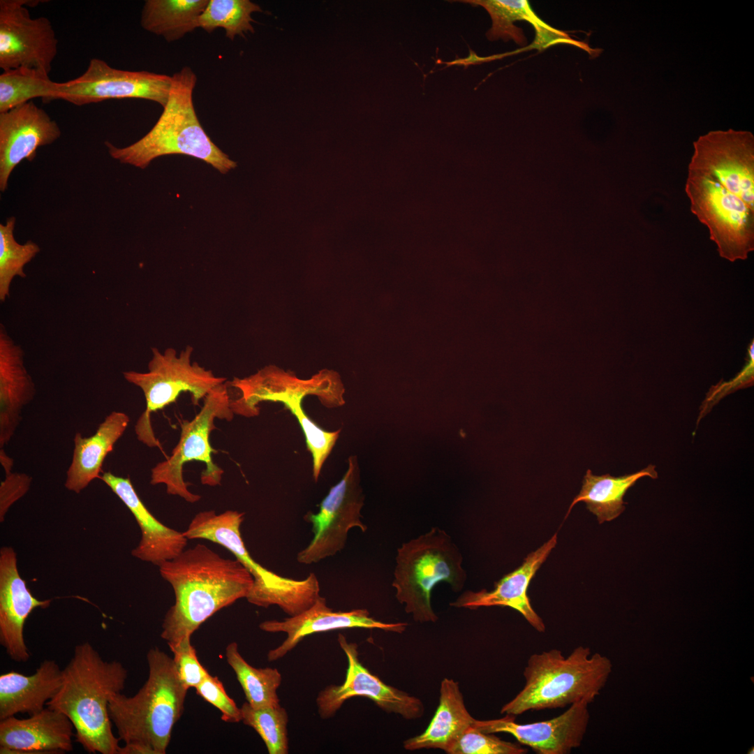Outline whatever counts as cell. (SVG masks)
Here are the masks:
<instances>
[{"label": "cell", "instance_id": "13", "mask_svg": "<svg viewBox=\"0 0 754 754\" xmlns=\"http://www.w3.org/2000/svg\"><path fill=\"white\" fill-rule=\"evenodd\" d=\"M41 1H0V68L24 67L50 73L57 54L58 40L51 22L33 18L27 6Z\"/></svg>", "mask_w": 754, "mask_h": 754}, {"label": "cell", "instance_id": "2", "mask_svg": "<svg viewBox=\"0 0 754 754\" xmlns=\"http://www.w3.org/2000/svg\"><path fill=\"white\" fill-rule=\"evenodd\" d=\"M158 567L175 594L161 633L169 646L191 639L214 614L246 598L254 582L237 559L222 557L203 544L185 549Z\"/></svg>", "mask_w": 754, "mask_h": 754}, {"label": "cell", "instance_id": "39", "mask_svg": "<svg viewBox=\"0 0 754 754\" xmlns=\"http://www.w3.org/2000/svg\"><path fill=\"white\" fill-rule=\"evenodd\" d=\"M12 470L5 471L6 478L0 486V521H4L5 516L17 500L21 498L29 489L32 478L25 473H12Z\"/></svg>", "mask_w": 754, "mask_h": 754}, {"label": "cell", "instance_id": "8", "mask_svg": "<svg viewBox=\"0 0 754 754\" xmlns=\"http://www.w3.org/2000/svg\"><path fill=\"white\" fill-rule=\"evenodd\" d=\"M244 513L214 510L197 513L183 533L188 539H205L217 543L241 562L253 577L252 589L246 598L249 603L262 607H279L289 616L309 608L320 596L316 575L311 572L301 580L280 576L264 568L249 554L242 540L240 526Z\"/></svg>", "mask_w": 754, "mask_h": 754}, {"label": "cell", "instance_id": "10", "mask_svg": "<svg viewBox=\"0 0 754 754\" xmlns=\"http://www.w3.org/2000/svg\"><path fill=\"white\" fill-rule=\"evenodd\" d=\"M228 387L226 383L214 387L203 399L202 406L195 417L181 421L179 442L169 457L151 468V485H165L168 494L178 496L188 503L198 501L201 496L188 489L183 478L184 465L192 461L205 464L200 476L202 485L211 487L221 485L223 471L212 460V454L215 450L210 445L209 438L216 428V418L228 421L233 418Z\"/></svg>", "mask_w": 754, "mask_h": 754}, {"label": "cell", "instance_id": "9", "mask_svg": "<svg viewBox=\"0 0 754 754\" xmlns=\"http://www.w3.org/2000/svg\"><path fill=\"white\" fill-rule=\"evenodd\" d=\"M151 351L148 371L123 373L125 380L144 394L146 408L135 424V431L138 439L150 448L161 447L151 425L152 413L175 402L184 392L191 393L193 405H199L214 387L226 381V378L216 376L211 370L191 362V346H186L179 355L171 348L163 353L156 348Z\"/></svg>", "mask_w": 754, "mask_h": 754}, {"label": "cell", "instance_id": "3", "mask_svg": "<svg viewBox=\"0 0 754 754\" xmlns=\"http://www.w3.org/2000/svg\"><path fill=\"white\" fill-rule=\"evenodd\" d=\"M127 677L119 661L103 660L87 642L77 644L63 669L61 686L46 706L68 718L75 741L87 752L118 754L120 740L112 732L108 707Z\"/></svg>", "mask_w": 754, "mask_h": 754}, {"label": "cell", "instance_id": "25", "mask_svg": "<svg viewBox=\"0 0 754 754\" xmlns=\"http://www.w3.org/2000/svg\"><path fill=\"white\" fill-rule=\"evenodd\" d=\"M129 422L127 414L112 411L98 425L94 434L83 437L79 432L75 434L73 458L64 483L68 490L79 494L101 477L105 457L113 450Z\"/></svg>", "mask_w": 754, "mask_h": 754}, {"label": "cell", "instance_id": "1", "mask_svg": "<svg viewBox=\"0 0 754 754\" xmlns=\"http://www.w3.org/2000/svg\"><path fill=\"white\" fill-rule=\"evenodd\" d=\"M685 191L719 255L745 260L754 250V136L713 131L693 142Z\"/></svg>", "mask_w": 754, "mask_h": 754}, {"label": "cell", "instance_id": "24", "mask_svg": "<svg viewBox=\"0 0 754 754\" xmlns=\"http://www.w3.org/2000/svg\"><path fill=\"white\" fill-rule=\"evenodd\" d=\"M63 669L54 660L42 661L31 675L11 671L0 676V720L38 713L56 695Z\"/></svg>", "mask_w": 754, "mask_h": 754}, {"label": "cell", "instance_id": "6", "mask_svg": "<svg viewBox=\"0 0 754 754\" xmlns=\"http://www.w3.org/2000/svg\"><path fill=\"white\" fill-rule=\"evenodd\" d=\"M609 663L579 646L568 656L551 649L531 655L524 671L525 683L504 704L501 714L517 716L528 711L563 708L592 702L604 683Z\"/></svg>", "mask_w": 754, "mask_h": 754}, {"label": "cell", "instance_id": "32", "mask_svg": "<svg viewBox=\"0 0 754 754\" xmlns=\"http://www.w3.org/2000/svg\"><path fill=\"white\" fill-rule=\"evenodd\" d=\"M261 11L258 4L249 0H210L198 17V27L208 33L223 28L226 36L232 40L236 36L254 32L251 14Z\"/></svg>", "mask_w": 754, "mask_h": 754}, {"label": "cell", "instance_id": "12", "mask_svg": "<svg viewBox=\"0 0 754 754\" xmlns=\"http://www.w3.org/2000/svg\"><path fill=\"white\" fill-rule=\"evenodd\" d=\"M171 84L172 76L117 69L94 58L81 75L60 82L56 100L82 106L110 99L140 98L164 108Z\"/></svg>", "mask_w": 754, "mask_h": 754}, {"label": "cell", "instance_id": "23", "mask_svg": "<svg viewBox=\"0 0 754 754\" xmlns=\"http://www.w3.org/2000/svg\"><path fill=\"white\" fill-rule=\"evenodd\" d=\"M35 384L24 364V351L0 325V449L13 437L22 410L34 398Z\"/></svg>", "mask_w": 754, "mask_h": 754}, {"label": "cell", "instance_id": "29", "mask_svg": "<svg viewBox=\"0 0 754 754\" xmlns=\"http://www.w3.org/2000/svg\"><path fill=\"white\" fill-rule=\"evenodd\" d=\"M226 658L236 674L246 702L253 708L280 705L277 690L281 683L282 677L276 668L251 666L242 656L235 642L227 645Z\"/></svg>", "mask_w": 754, "mask_h": 754}, {"label": "cell", "instance_id": "28", "mask_svg": "<svg viewBox=\"0 0 754 754\" xmlns=\"http://www.w3.org/2000/svg\"><path fill=\"white\" fill-rule=\"evenodd\" d=\"M208 0H147L140 17L142 27L168 42L182 38L198 27V17Z\"/></svg>", "mask_w": 754, "mask_h": 754}, {"label": "cell", "instance_id": "31", "mask_svg": "<svg viewBox=\"0 0 754 754\" xmlns=\"http://www.w3.org/2000/svg\"><path fill=\"white\" fill-rule=\"evenodd\" d=\"M484 7L489 13L491 28L487 33V37L491 40L502 38L505 41L514 40L520 45H525L527 40L522 29L514 25L517 20H526L531 23L535 31L541 28L550 27L541 20L531 8L526 0H473L461 1Z\"/></svg>", "mask_w": 754, "mask_h": 754}, {"label": "cell", "instance_id": "11", "mask_svg": "<svg viewBox=\"0 0 754 754\" xmlns=\"http://www.w3.org/2000/svg\"><path fill=\"white\" fill-rule=\"evenodd\" d=\"M362 506L357 470L350 457L346 473L321 501L318 512L304 515V520L312 525L313 537L298 552L297 561L306 565L318 563L345 547L351 528L365 532L367 526L360 519Z\"/></svg>", "mask_w": 754, "mask_h": 754}, {"label": "cell", "instance_id": "7", "mask_svg": "<svg viewBox=\"0 0 754 754\" xmlns=\"http://www.w3.org/2000/svg\"><path fill=\"white\" fill-rule=\"evenodd\" d=\"M463 556L452 538L438 527L403 543L397 549L392 586L406 613L420 623H434L431 593L445 582L461 591L466 579Z\"/></svg>", "mask_w": 754, "mask_h": 754}, {"label": "cell", "instance_id": "16", "mask_svg": "<svg viewBox=\"0 0 754 754\" xmlns=\"http://www.w3.org/2000/svg\"><path fill=\"white\" fill-rule=\"evenodd\" d=\"M586 702L575 703L562 714L552 719L521 724L515 716L479 720L472 726L485 734L505 732L512 735L521 744L539 754H568L578 748L586 731L589 714Z\"/></svg>", "mask_w": 754, "mask_h": 754}, {"label": "cell", "instance_id": "27", "mask_svg": "<svg viewBox=\"0 0 754 754\" xmlns=\"http://www.w3.org/2000/svg\"><path fill=\"white\" fill-rule=\"evenodd\" d=\"M644 477L657 478L656 466L649 464L639 471L619 477L609 474L596 475L588 469L583 478L582 489L574 498L565 518L575 504L582 501L586 503L587 509L597 517L599 524L616 519L626 508L624 505L626 503L623 501L626 493Z\"/></svg>", "mask_w": 754, "mask_h": 754}, {"label": "cell", "instance_id": "34", "mask_svg": "<svg viewBox=\"0 0 754 754\" xmlns=\"http://www.w3.org/2000/svg\"><path fill=\"white\" fill-rule=\"evenodd\" d=\"M240 709L242 721L260 735L269 754L288 753V715L285 708L278 705L254 709L245 702Z\"/></svg>", "mask_w": 754, "mask_h": 754}, {"label": "cell", "instance_id": "35", "mask_svg": "<svg viewBox=\"0 0 754 754\" xmlns=\"http://www.w3.org/2000/svg\"><path fill=\"white\" fill-rule=\"evenodd\" d=\"M527 749L522 746L500 739L492 734L483 733L472 725L450 748V754H523Z\"/></svg>", "mask_w": 754, "mask_h": 754}, {"label": "cell", "instance_id": "37", "mask_svg": "<svg viewBox=\"0 0 754 754\" xmlns=\"http://www.w3.org/2000/svg\"><path fill=\"white\" fill-rule=\"evenodd\" d=\"M195 690L198 695L220 711L223 721L230 723L242 721L241 709L228 695L216 677L208 674Z\"/></svg>", "mask_w": 754, "mask_h": 754}, {"label": "cell", "instance_id": "21", "mask_svg": "<svg viewBox=\"0 0 754 754\" xmlns=\"http://www.w3.org/2000/svg\"><path fill=\"white\" fill-rule=\"evenodd\" d=\"M557 533L535 551L522 564L495 583L493 590L467 591L450 604L455 607L475 609L482 607H508L519 612L538 632L545 630L542 619L534 611L527 594L531 579L555 547Z\"/></svg>", "mask_w": 754, "mask_h": 754}, {"label": "cell", "instance_id": "36", "mask_svg": "<svg viewBox=\"0 0 754 754\" xmlns=\"http://www.w3.org/2000/svg\"><path fill=\"white\" fill-rule=\"evenodd\" d=\"M169 647L181 682L188 689L195 688L209 673L199 662L191 639Z\"/></svg>", "mask_w": 754, "mask_h": 754}, {"label": "cell", "instance_id": "18", "mask_svg": "<svg viewBox=\"0 0 754 754\" xmlns=\"http://www.w3.org/2000/svg\"><path fill=\"white\" fill-rule=\"evenodd\" d=\"M57 123L32 101L0 113V190L3 192L15 167L32 161L36 150L59 138Z\"/></svg>", "mask_w": 754, "mask_h": 754}, {"label": "cell", "instance_id": "17", "mask_svg": "<svg viewBox=\"0 0 754 754\" xmlns=\"http://www.w3.org/2000/svg\"><path fill=\"white\" fill-rule=\"evenodd\" d=\"M406 623H385L371 617L367 609L334 611L330 608L325 598L320 596L303 612L281 621L269 620L260 623V630L268 633H284L286 640L267 653V660L275 661L284 657L304 637L318 633L348 628L380 629L401 633Z\"/></svg>", "mask_w": 754, "mask_h": 754}, {"label": "cell", "instance_id": "5", "mask_svg": "<svg viewBox=\"0 0 754 754\" xmlns=\"http://www.w3.org/2000/svg\"><path fill=\"white\" fill-rule=\"evenodd\" d=\"M196 81L195 74L188 66L172 75L168 100L156 124L126 147L105 142L110 156L142 169L157 157L170 154L198 158L223 174L235 168L237 163L212 141L197 117L193 102Z\"/></svg>", "mask_w": 754, "mask_h": 754}, {"label": "cell", "instance_id": "26", "mask_svg": "<svg viewBox=\"0 0 754 754\" xmlns=\"http://www.w3.org/2000/svg\"><path fill=\"white\" fill-rule=\"evenodd\" d=\"M474 720L465 706L458 683L445 678L441 684L439 704L429 725L422 734L406 740L404 746L408 751L438 748L448 753Z\"/></svg>", "mask_w": 754, "mask_h": 754}, {"label": "cell", "instance_id": "15", "mask_svg": "<svg viewBox=\"0 0 754 754\" xmlns=\"http://www.w3.org/2000/svg\"><path fill=\"white\" fill-rule=\"evenodd\" d=\"M229 384L238 394V397L231 399V410L234 414L246 417L259 413L258 403L277 402L286 393L300 392L306 395L316 394L329 407L344 404V389L340 376L332 370L323 369L311 379L301 380L290 372L269 365L249 377L235 378Z\"/></svg>", "mask_w": 754, "mask_h": 754}, {"label": "cell", "instance_id": "19", "mask_svg": "<svg viewBox=\"0 0 754 754\" xmlns=\"http://www.w3.org/2000/svg\"><path fill=\"white\" fill-rule=\"evenodd\" d=\"M51 600L35 598L21 577L17 555L10 547L0 550V644L15 662L30 658L24 637L27 619L36 608H46Z\"/></svg>", "mask_w": 754, "mask_h": 754}, {"label": "cell", "instance_id": "4", "mask_svg": "<svg viewBox=\"0 0 754 754\" xmlns=\"http://www.w3.org/2000/svg\"><path fill=\"white\" fill-rule=\"evenodd\" d=\"M148 677L132 697L121 693L109 703V716L119 740L140 754H165L174 725L182 716L188 689L173 659L157 647L147 653Z\"/></svg>", "mask_w": 754, "mask_h": 754}, {"label": "cell", "instance_id": "14", "mask_svg": "<svg viewBox=\"0 0 754 754\" xmlns=\"http://www.w3.org/2000/svg\"><path fill=\"white\" fill-rule=\"evenodd\" d=\"M338 643L346 656L348 667L341 685H329L316 697L319 716L328 719L334 716L342 704L353 697H366L388 713H394L406 719L420 718L424 707L417 697L383 682L371 673L360 661L357 644L348 642L339 634Z\"/></svg>", "mask_w": 754, "mask_h": 754}, {"label": "cell", "instance_id": "38", "mask_svg": "<svg viewBox=\"0 0 754 754\" xmlns=\"http://www.w3.org/2000/svg\"><path fill=\"white\" fill-rule=\"evenodd\" d=\"M749 362L735 378L730 382H723L711 388L700 406L697 425L700 420L707 415L712 408L725 396L738 389L745 388L753 383V342L750 346Z\"/></svg>", "mask_w": 754, "mask_h": 754}, {"label": "cell", "instance_id": "30", "mask_svg": "<svg viewBox=\"0 0 754 754\" xmlns=\"http://www.w3.org/2000/svg\"><path fill=\"white\" fill-rule=\"evenodd\" d=\"M60 82L38 69L17 68L0 75V113L40 98L47 103L56 100Z\"/></svg>", "mask_w": 754, "mask_h": 754}, {"label": "cell", "instance_id": "20", "mask_svg": "<svg viewBox=\"0 0 754 754\" xmlns=\"http://www.w3.org/2000/svg\"><path fill=\"white\" fill-rule=\"evenodd\" d=\"M75 730L64 714L49 707L26 718L0 720L1 754H59L72 751Z\"/></svg>", "mask_w": 754, "mask_h": 754}, {"label": "cell", "instance_id": "22", "mask_svg": "<svg viewBox=\"0 0 754 754\" xmlns=\"http://www.w3.org/2000/svg\"><path fill=\"white\" fill-rule=\"evenodd\" d=\"M100 478L128 508L140 528L141 539L131 551L133 556L159 566L185 549L188 539L182 532L164 525L150 512L129 478L108 471Z\"/></svg>", "mask_w": 754, "mask_h": 754}, {"label": "cell", "instance_id": "33", "mask_svg": "<svg viewBox=\"0 0 754 754\" xmlns=\"http://www.w3.org/2000/svg\"><path fill=\"white\" fill-rule=\"evenodd\" d=\"M15 217L11 216L6 224H0V301L10 297V288L15 276L25 278L24 266L40 252L39 246L29 240L18 243L14 237Z\"/></svg>", "mask_w": 754, "mask_h": 754}]
</instances>
